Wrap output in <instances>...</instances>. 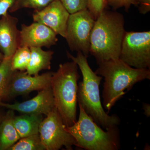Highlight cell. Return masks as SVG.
Masks as SVG:
<instances>
[{"label":"cell","mask_w":150,"mask_h":150,"mask_svg":"<svg viewBox=\"0 0 150 150\" xmlns=\"http://www.w3.org/2000/svg\"><path fill=\"white\" fill-rule=\"evenodd\" d=\"M126 32L122 14L104 9L96 20L91 36L90 54L98 64L119 59Z\"/></svg>","instance_id":"1"},{"label":"cell","mask_w":150,"mask_h":150,"mask_svg":"<svg viewBox=\"0 0 150 150\" xmlns=\"http://www.w3.org/2000/svg\"><path fill=\"white\" fill-rule=\"evenodd\" d=\"M69 59L79 67L83 76V81L78 85L77 100L86 113L105 130L118 126L121 121L117 115H109L103 107L99 86L103 77L94 72L89 65L87 58L81 52H77L74 56L67 51Z\"/></svg>","instance_id":"2"},{"label":"cell","mask_w":150,"mask_h":150,"mask_svg":"<svg viewBox=\"0 0 150 150\" xmlns=\"http://www.w3.org/2000/svg\"><path fill=\"white\" fill-rule=\"evenodd\" d=\"M95 73L104 78L102 98L103 108L109 112L116 103L134 85L150 79V69H136L120 59L98 64Z\"/></svg>","instance_id":"3"},{"label":"cell","mask_w":150,"mask_h":150,"mask_svg":"<svg viewBox=\"0 0 150 150\" xmlns=\"http://www.w3.org/2000/svg\"><path fill=\"white\" fill-rule=\"evenodd\" d=\"M80 77L78 65L72 61L60 64L51 78L55 107L66 127L77 121V82Z\"/></svg>","instance_id":"4"},{"label":"cell","mask_w":150,"mask_h":150,"mask_svg":"<svg viewBox=\"0 0 150 150\" xmlns=\"http://www.w3.org/2000/svg\"><path fill=\"white\" fill-rule=\"evenodd\" d=\"M79 105V119L72 126L65 127L74 138L76 146L87 150L119 149L120 139L118 126L104 130Z\"/></svg>","instance_id":"5"},{"label":"cell","mask_w":150,"mask_h":150,"mask_svg":"<svg viewBox=\"0 0 150 150\" xmlns=\"http://www.w3.org/2000/svg\"><path fill=\"white\" fill-rule=\"evenodd\" d=\"M95 21L88 9L70 14L65 38L71 51L81 52L88 57L91 36Z\"/></svg>","instance_id":"6"},{"label":"cell","mask_w":150,"mask_h":150,"mask_svg":"<svg viewBox=\"0 0 150 150\" xmlns=\"http://www.w3.org/2000/svg\"><path fill=\"white\" fill-rule=\"evenodd\" d=\"M119 59L130 67L150 68V31H126Z\"/></svg>","instance_id":"7"},{"label":"cell","mask_w":150,"mask_h":150,"mask_svg":"<svg viewBox=\"0 0 150 150\" xmlns=\"http://www.w3.org/2000/svg\"><path fill=\"white\" fill-rule=\"evenodd\" d=\"M46 116L40 123L38 131L45 149L58 150L64 146L67 150H72L73 146H77L74 138L66 130L56 108Z\"/></svg>","instance_id":"8"},{"label":"cell","mask_w":150,"mask_h":150,"mask_svg":"<svg viewBox=\"0 0 150 150\" xmlns=\"http://www.w3.org/2000/svg\"><path fill=\"white\" fill-rule=\"evenodd\" d=\"M70 15L60 0H54L42 9L34 11L33 18L34 22L45 25L65 38Z\"/></svg>","instance_id":"9"},{"label":"cell","mask_w":150,"mask_h":150,"mask_svg":"<svg viewBox=\"0 0 150 150\" xmlns=\"http://www.w3.org/2000/svg\"><path fill=\"white\" fill-rule=\"evenodd\" d=\"M53 72L32 76L24 71H14L9 85L7 96L14 97L41 91L51 86Z\"/></svg>","instance_id":"10"},{"label":"cell","mask_w":150,"mask_h":150,"mask_svg":"<svg viewBox=\"0 0 150 150\" xmlns=\"http://www.w3.org/2000/svg\"><path fill=\"white\" fill-rule=\"evenodd\" d=\"M20 47H45L50 48L58 42L57 34L45 25L34 22L30 25H21Z\"/></svg>","instance_id":"11"},{"label":"cell","mask_w":150,"mask_h":150,"mask_svg":"<svg viewBox=\"0 0 150 150\" xmlns=\"http://www.w3.org/2000/svg\"><path fill=\"white\" fill-rule=\"evenodd\" d=\"M0 106L25 114L46 115L56 108L51 86L40 91L36 96L29 100L14 104L1 101Z\"/></svg>","instance_id":"12"},{"label":"cell","mask_w":150,"mask_h":150,"mask_svg":"<svg viewBox=\"0 0 150 150\" xmlns=\"http://www.w3.org/2000/svg\"><path fill=\"white\" fill-rule=\"evenodd\" d=\"M18 19L8 14L0 19V51L4 58H10L20 47V31Z\"/></svg>","instance_id":"13"},{"label":"cell","mask_w":150,"mask_h":150,"mask_svg":"<svg viewBox=\"0 0 150 150\" xmlns=\"http://www.w3.org/2000/svg\"><path fill=\"white\" fill-rule=\"evenodd\" d=\"M30 60L26 72L31 76L39 75L40 71L50 70L51 69V60L54 52L53 51H44L42 48L31 47Z\"/></svg>","instance_id":"14"},{"label":"cell","mask_w":150,"mask_h":150,"mask_svg":"<svg viewBox=\"0 0 150 150\" xmlns=\"http://www.w3.org/2000/svg\"><path fill=\"white\" fill-rule=\"evenodd\" d=\"M43 120L42 115L28 114L14 117L15 128L21 138L38 134L39 126Z\"/></svg>","instance_id":"15"},{"label":"cell","mask_w":150,"mask_h":150,"mask_svg":"<svg viewBox=\"0 0 150 150\" xmlns=\"http://www.w3.org/2000/svg\"><path fill=\"white\" fill-rule=\"evenodd\" d=\"M7 113L0 126V150H8L21 139L14 126L12 110Z\"/></svg>","instance_id":"16"},{"label":"cell","mask_w":150,"mask_h":150,"mask_svg":"<svg viewBox=\"0 0 150 150\" xmlns=\"http://www.w3.org/2000/svg\"><path fill=\"white\" fill-rule=\"evenodd\" d=\"M11 58H4L0 63V102L7 96L9 85L13 73L11 69Z\"/></svg>","instance_id":"17"},{"label":"cell","mask_w":150,"mask_h":150,"mask_svg":"<svg viewBox=\"0 0 150 150\" xmlns=\"http://www.w3.org/2000/svg\"><path fill=\"white\" fill-rule=\"evenodd\" d=\"M8 150H44V146L40 140L39 133L21 138Z\"/></svg>","instance_id":"18"},{"label":"cell","mask_w":150,"mask_h":150,"mask_svg":"<svg viewBox=\"0 0 150 150\" xmlns=\"http://www.w3.org/2000/svg\"><path fill=\"white\" fill-rule=\"evenodd\" d=\"M30 57V48L20 47L12 56L11 69L13 71H24L27 69Z\"/></svg>","instance_id":"19"},{"label":"cell","mask_w":150,"mask_h":150,"mask_svg":"<svg viewBox=\"0 0 150 150\" xmlns=\"http://www.w3.org/2000/svg\"><path fill=\"white\" fill-rule=\"evenodd\" d=\"M54 0H14L13 4L9 11L15 12L24 8L33 9L40 11L48 6Z\"/></svg>","instance_id":"20"},{"label":"cell","mask_w":150,"mask_h":150,"mask_svg":"<svg viewBox=\"0 0 150 150\" xmlns=\"http://www.w3.org/2000/svg\"><path fill=\"white\" fill-rule=\"evenodd\" d=\"M70 14L87 9L88 0H60Z\"/></svg>","instance_id":"21"},{"label":"cell","mask_w":150,"mask_h":150,"mask_svg":"<svg viewBox=\"0 0 150 150\" xmlns=\"http://www.w3.org/2000/svg\"><path fill=\"white\" fill-rule=\"evenodd\" d=\"M107 6L106 0H88L87 9L96 20Z\"/></svg>","instance_id":"22"},{"label":"cell","mask_w":150,"mask_h":150,"mask_svg":"<svg viewBox=\"0 0 150 150\" xmlns=\"http://www.w3.org/2000/svg\"><path fill=\"white\" fill-rule=\"evenodd\" d=\"M107 6L112 7L113 10L124 8L128 11L132 5L135 6L137 0H106Z\"/></svg>","instance_id":"23"},{"label":"cell","mask_w":150,"mask_h":150,"mask_svg":"<svg viewBox=\"0 0 150 150\" xmlns=\"http://www.w3.org/2000/svg\"><path fill=\"white\" fill-rule=\"evenodd\" d=\"M135 6L138 7L140 13L146 14L150 11V0H137Z\"/></svg>","instance_id":"24"},{"label":"cell","mask_w":150,"mask_h":150,"mask_svg":"<svg viewBox=\"0 0 150 150\" xmlns=\"http://www.w3.org/2000/svg\"><path fill=\"white\" fill-rule=\"evenodd\" d=\"M14 0H0V17L7 15Z\"/></svg>","instance_id":"25"},{"label":"cell","mask_w":150,"mask_h":150,"mask_svg":"<svg viewBox=\"0 0 150 150\" xmlns=\"http://www.w3.org/2000/svg\"><path fill=\"white\" fill-rule=\"evenodd\" d=\"M143 108L144 111L145 115L147 117L150 116V105L147 103H143Z\"/></svg>","instance_id":"26"},{"label":"cell","mask_w":150,"mask_h":150,"mask_svg":"<svg viewBox=\"0 0 150 150\" xmlns=\"http://www.w3.org/2000/svg\"><path fill=\"white\" fill-rule=\"evenodd\" d=\"M4 58V55H3V54H2V53L1 52V51H0V61H1V62L2 60H3Z\"/></svg>","instance_id":"27"}]
</instances>
